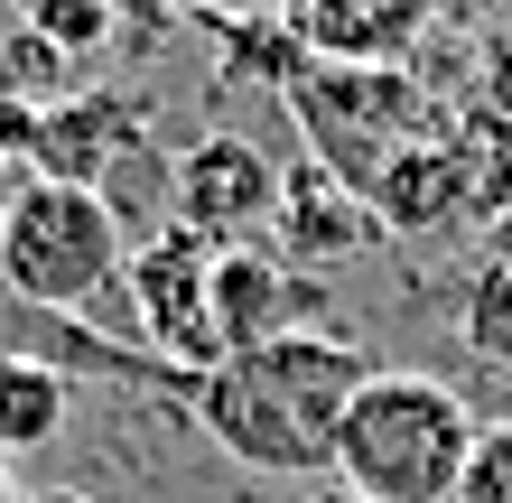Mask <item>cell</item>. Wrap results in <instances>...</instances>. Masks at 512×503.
Returning <instances> with one entry per match:
<instances>
[{"mask_svg":"<svg viewBox=\"0 0 512 503\" xmlns=\"http://www.w3.org/2000/svg\"><path fill=\"white\" fill-rule=\"evenodd\" d=\"M19 503H94V494H19Z\"/></svg>","mask_w":512,"mask_h":503,"instance_id":"16","label":"cell"},{"mask_svg":"<svg viewBox=\"0 0 512 503\" xmlns=\"http://www.w3.org/2000/svg\"><path fill=\"white\" fill-rule=\"evenodd\" d=\"M131 271L122 252V205L103 187H66V177H28L0 205V289L19 308L75 317L94 308L112 280Z\"/></svg>","mask_w":512,"mask_h":503,"instance_id":"3","label":"cell"},{"mask_svg":"<svg viewBox=\"0 0 512 503\" xmlns=\"http://www.w3.org/2000/svg\"><path fill=\"white\" fill-rule=\"evenodd\" d=\"M177 10H233V0H177Z\"/></svg>","mask_w":512,"mask_h":503,"instance_id":"17","label":"cell"},{"mask_svg":"<svg viewBox=\"0 0 512 503\" xmlns=\"http://www.w3.org/2000/svg\"><path fill=\"white\" fill-rule=\"evenodd\" d=\"M298 271H280L270 252L252 243H233L215 252V345L224 354H243V345H270V336H289L298 327Z\"/></svg>","mask_w":512,"mask_h":503,"instance_id":"9","label":"cell"},{"mask_svg":"<svg viewBox=\"0 0 512 503\" xmlns=\"http://www.w3.org/2000/svg\"><path fill=\"white\" fill-rule=\"evenodd\" d=\"M447 159H457L466 215H503L512 205V112H475L466 131H447Z\"/></svg>","mask_w":512,"mask_h":503,"instance_id":"12","label":"cell"},{"mask_svg":"<svg viewBox=\"0 0 512 503\" xmlns=\"http://www.w3.org/2000/svg\"><path fill=\"white\" fill-rule=\"evenodd\" d=\"M289 112H298V131H308V159L326 177H345L354 196H373V177L419 150V122H429V103H419V84L401 66H298L289 84Z\"/></svg>","mask_w":512,"mask_h":503,"instance_id":"4","label":"cell"},{"mask_svg":"<svg viewBox=\"0 0 512 503\" xmlns=\"http://www.w3.org/2000/svg\"><path fill=\"white\" fill-rule=\"evenodd\" d=\"M280 224H289V252L298 261H326V252H345V243H364L373 224V205L345 187V177H326L317 159L308 168H289V196H280Z\"/></svg>","mask_w":512,"mask_h":503,"instance_id":"10","label":"cell"},{"mask_svg":"<svg viewBox=\"0 0 512 503\" xmlns=\"http://www.w3.org/2000/svg\"><path fill=\"white\" fill-rule=\"evenodd\" d=\"M140 131H149V112L131 94H75V103H47L38 112V177H66V187H103L112 159L140 150Z\"/></svg>","mask_w":512,"mask_h":503,"instance_id":"8","label":"cell"},{"mask_svg":"<svg viewBox=\"0 0 512 503\" xmlns=\"http://www.w3.org/2000/svg\"><path fill=\"white\" fill-rule=\"evenodd\" d=\"M364 373L373 364L345 336L289 327L270 345H243L224 364H205L187 382V401H196V429L233 466H252V476H326L336 466V420L364 392Z\"/></svg>","mask_w":512,"mask_h":503,"instance_id":"1","label":"cell"},{"mask_svg":"<svg viewBox=\"0 0 512 503\" xmlns=\"http://www.w3.org/2000/svg\"><path fill=\"white\" fill-rule=\"evenodd\" d=\"M66 438V373L0 345V457H38Z\"/></svg>","mask_w":512,"mask_h":503,"instance_id":"11","label":"cell"},{"mask_svg":"<svg viewBox=\"0 0 512 503\" xmlns=\"http://www.w3.org/2000/svg\"><path fill=\"white\" fill-rule=\"evenodd\" d=\"M280 196H289V177H280V159H270L252 131H205L168 168V224L205 233L215 252L252 243V233L280 215Z\"/></svg>","mask_w":512,"mask_h":503,"instance_id":"6","label":"cell"},{"mask_svg":"<svg viewBox=\"0 0 512 503\" xmlns=\"http://www.w3.org/2000/svg\"><path fill=\"white\" fill-rule=\"evenodd\" d=\"M457 0H280V28L317 66H401Z\"/></svg>","mask_w":512,"mask_h":503,"instance_id":"7","label":"cell"},{"mask_svg":"<svg viewBox=\"0 0 512 503\" xmlns=\"http://www.w3.org/2000/svg\"><path fill=\"white\" fill-rule=\"evenodd\" d=\"M475 410L438 373H364L336 420V476L354 503H457L475 457Z\"/></svg>","mask_w":512,"mask_h":503,"instance_id":"2","label":"cell"},{"mask_svg":"<svg viewBox=\"0 0 512 503\" xmlns=\"http://www.w3.org/2000/svg\"><path fill=\"white\" fill-rule=\"evenodd\" d=\"M28 19L56 38V56H84L112 38V0H28Z\"/></svg>","mask_w":512,"mask_h":503,"instance_id":"15","label":"cell"},{"mask_svg":"<svg viewBox=\"0 0 512 503\" xmlns=\"http://www.w3.org/2000/svg\"><path fill=\"white\" fill-rule=\"evenodd\" d=\"M466 354L485 373H512V252H494L466 289Z\"/></svg>","mask_w":512,"mask_h":503,"instance_id":"13","label":"cell"},{"mask_svg":"<svg viewBox=\"0 0 512 503\" xmlns=\"http://www.w3.org/2000/svg\"><path fill=\"white\" fill-rule=\"evenodd\" d=\"M131 317H140V354L149 364H168V373H205V364H224V345H215V243L187 224H159L149 243L131 252Z\"/></svg>","mask_w":512,"mask_h":503,"instance_id":"5","label":"cell"},{"mask_svg":"<svg viewBox=\"0 0 512 503\" xmlns=\"http://www.w3.org/2000/svg\"><path fill=\"white\" fill-rule=\"evenodd\" d=\"M457 503H512V410L475 429V457H466V485H457Z\"/></svg>","mask_w":512,"mask_h":503,"instance_id":"14","label":"cell"},{"mask_svg":"<svg viewBox=\"0 0 512 503\" xmlns=\"http://www.w3.org/2000/svg\"><path fill=\"white\" fill-rule=\"evenodd\" d=\"M0 503H19V494H10V476H0Z\"/></svg>","mask_w":512,"mask_h":503,"instance_id":"18","label":"cell"}]
</instances>
